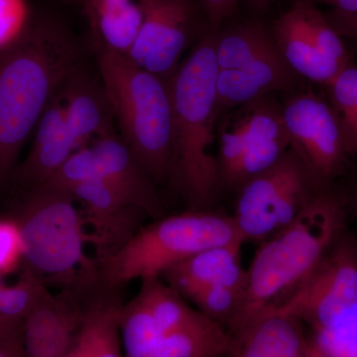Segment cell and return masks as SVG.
<instances>
[{
  "instance_id": "1",
  "label": "cell",
  "mask_w": 357,
  "mask_h": 357,
  "mask_svg": "<svg viewBox=\"0 0 357 357\" xmlns=\"http://www.w3.org/2000/svg\"><path fill=\"white\" fill-rule=\"evenodd\" d=\"M79 66L76 40L52 20L31 23L20 41L0 51V184L13 175L26 140Z\"/></svg>"
},
{
  "instance_id": "2",
  "label": "cell",
  "mask_w": 357,
  "mask_h": 357,
  "mask_svg": "<svg viewBox=\"0 0 357 357\" xmlns=\"http://www.w3.org/2000/svg\"><path fill=\"white\" fill-rule=\"evenodd\" d=\"M345 218L340 195L326 189L285 229L259 243L246 270L243 306L230 335L291 299L344 231Z\"/></svg>"
},
{
  "instance_id": "3",
  "label": "cell",
  "mask_w": 357,
  "mask_h": 357,
  "mask_svg": "<svg viewBox=\"0 0 357 357\" xmlns=\"http://www.w3.org/2000/svg\"><path fill=\"white\" fill-rule=\"evenodd\" d=\"M217 38H206L168 79L173 109V169L191 210H206L220 188L211 153L218 119Z\"/></svg>"
},
{
  "instance_id": "4",
  "label": "cell",
  "mask_w": 357,
  "mask_h": 357,
  "mask_svg": "<svg viewBox=\"0 0 357 357\" xmlns=\"http://www.w3.org/2000/svg\"><path fill=\"white\" fill-rule=\"evenodd\" d=\"M98 70L121 139L158 185L172 178L173 109L168 81L117 52L96 47Z\"/></svg>"
},
{
  "instance_id": "5",
  "label": "cell",
  "mask_w": 357,
  "mask_h": 357,
  "mask_svg": "<svg viewBox=\"0 0 357 357\" xmlns=\"http://www.w3.org/2000/svg\"><path fill=\"white\" fill-rule=\"evenodd\" d=\"M232 243L243 241L230 215L190 210L140 227L119 248L100 256L98 277L105 288L116 290L133 280L162 277L204 249Z\"/></svg>"
},
{
  "instance_id": "6",
  "label": "cell",
  "mask_w": 357,
  "mask_h": 357,
  "mask_svg": "<svg viewBox=\"0 0 357 357\" xmlns=\"http://www.w3.org/2000/svg\"><path fill=\"white\" fill-rule=\"evenodd\" d=\"M13 220L20 227L23 265L35 273L66 283L77 280V270L86 280L98 276V266L84 251L86 222L70 192L35 188Z\"/></svg>"
},
{
  "instance_id": "7",
  "label": "cell",
  "mask_w": 357,
  "mask_h": 357,
  "mask_svg": "<svg viewBox=\"0 0 357 357\" xmlns=\"http://www.w3.org/2000/svg\"><path fill=\"white\" fill-rule=\"evenodd\" d=\"M292 147L238 190L232 218L243 243H261L295 220L326 190Z\"/></svg>"
},
{
  "instance_id": "8",
  "label": "cell",
  "mask_w": 357,
  "mask_h": 357,
  "mask_svg": "<svg viewBox=\"0 0 357 357\" xmlns=\"http://www.w3.org/2000/svg\"><path fill=\"white\" fill-rule=\"evenodd\" d=\"M277 311L295 316L314 333L357 318V241L345 229L307 280Z\"/></svg>"
},
{
  "instance_id": "9",
  "label": "cell",
  "mask_w": 357,
  "mask_h": 357,
  "mask_svg": "<svg viewBox=\"0 0 357 357\" xmlns=\"http://www.w3.org/2000/svg\"><path fill=\"white\" fill-rule=\"evenodd\" d=\"M272 33L291 69L314 83L328 86L351 61L344 38L310 0H297Z\"/></svg>"
},
{
  "instance_id": "10",
  "label": "cell",
  "mask_w": 357,
  "mask_h": 357,
  "mask_svg": "<svg viewBox=\"0 0 357 357\" xmlns=\"http://www.w3.org/2000/svg\"><path fill=\"white\" fill-rule=\"evenodd\" d=\"M102 180L117 185L145 215L159 218L163 213L155 183L130 148L115 134L103 136L75 152L42 185L68 190L79 183Z\"/></svg>"
},
{
  "instance_id": "11",
  "label": "cell",
  "mask_w": 357,
  "mask_h": 357,
  "mask_svg": "<svg viewBox=\"0 0 357 357\" xmlns=\"http://www.w3.org/2000/svg\"><path fill=\"white\" fill-rule=\"evenodd\" d=\"M282 116L291 147L321 184L342 174L349 154L330 102L314 93H302L286 102Z\"/></svg>"
},
{
  "instance_id": "12",
  "label": "cell",
  "mask_w": 357,
  "mask_h": 357,
  "mask_svg": "<svg viewBox=\"0 0 357 357\" xmlns=\"http://www.w3.org/2000/svg\"><path fill=\"white\" fill-rule=\"evenodd\" d=\"M142 22L129 50L131 61L157 77L168 81L190 35L191 8L188 0H138Z\"/></svg>"
},
{
  "instance_id": "13",
  "label": "cell",
  "mask_w": 357,
  "mask_h": 357,
  "mask_svg": "<svg viewBox=\"0 0 357 357\" xmlns=\"http://www.w3.org/2000/svg\"><path fill=\"white\" fill-rule=\"evenodd\" d=\"M234 109L218 129L215 156L220 184L237 167L266 156L275 141L288 134L282 109L266 96Z\"/></svg>"
},
{
  "instance_id": "14",
  "label": "cell",
  "mask_w": 357,
  "mask_h": 357,
  "mask_svg": "<svg viewBox=\"0 0 357 357\" xmlns=\"http://www.w3.org/2000/svg\"><path fill=\"white\" fill-rule=\"evenodd\" d=\"M66 191L83 206L84 222L93 230L89 239L96 244L100 256L119 248L140 229L139 218L145 213L117 185L89 180Z\"/></svg>"
},
{
  "instance_id": "15",
  "label": "cell",
  "mask_w": 357,
  "mask_h": 357,
  "mask_svg": "<svg viewBox=\"0 0 357 357\" xmlns=\"http://www.w3.org/2000/svg\"><path fill=\"white\" fill-rule=\"evenodd\" d=\"M84 307L74 293L47 292L23 323L25 357H64L81 325Z\"/></svg>"
},
{
  "instance_id": "16",
  "label": "cell",
  "mask_w": 357,
  "mask_h": 357,
  "mask_svg": "<svg viewBox=\"0 0 357 357\" xmlns=\"http://www.w3.org/2000/svg\"><path fill=\"white\" fill-rule=\"evenodd\" d=\"M35 130L29 154L13 173L18 182L31 190L46 184L63 164L82 148L68 126L64 102L59 89Z\"/></svg>"
},
{
  "instance_id": "17",
  "label": "cell",
  "mask_w": 357,
  "mask_h": 357,
  "mask_svg": "<svg viewBox=\"0 0 357 357\" xmlns=\"http://www.w3.org/2000/svg\"><path fill=\"white\" fill-rule=\"evenodd\" d=\"M59 93L64 102L68 126L82 148L114 133V114L102 79H93L79 66L66 79Z\"/></svg>"
},
{
  "instance_id": "18",
  "label": "cell",
  "mask_w": 357,
  "mask_h": 357,
  "mask_svg": "<svg viewBox=\"0 0 357 357\" xmlns=\"http://www.w3.org/2000/svg\"><path fill=\"white\" fill-rule=\"evenodd\" d=\"M243 243L204 249L163 274L162 278L188 299L204 287L223 285L245 291L246 270L241 263Z\"/></svg>"
},
{
  "instance_id": "19",
  "label": "cell",
  "mask_w": 357,
  "mask_h": 357,
  "mask_svg": "<svg viewBox=\"0 0 357 357\" xmlns=\"http://www.w3.org/2000/svg\"><path fill=\"white\" fill-rule=\"evenodd\" d=\"M296 75L280 52L241 68L218 70V116L223 110L234 109L272 91L292 86Z\"/></svg>"
},
{
  "instance_id": "20",
  "label": "cell",
  "mask_w": 357,
  "mask_h": 357,
  "mask_svg": "<svg viewBox=\"0 0 357 357\" xmlns=\"http://www.w3.org/2000/svg\"><path fill=\"white\" fill-rule=\"evenodd\" d=\"M303 325L286 312L263 314L231 335L230 357H306Z\"/></svg>"
},
{
  "instance_id": "21",
  "label": "cell",
  "mask_w": 357,
  "mask_h": 357,
  "mask_svg": "<svg viewBox=\"0 0 357 357\" xmlns=\"http://www.w3.org/2000/svg\"><path fill=\"white\" fill-rule=\"evenodd\" d=\"M81 1L95 47L128 55L142 22L138 0Z\"/></svg>"
},
{
  "instance_id": "22",
  "label": "cell",
  "mask_w": 357,
  "mask_h": 357,
  "mask_svg": "<svg viewBox=\"0 0 357 357\" xmlns=\"http://www.w3.org/2000/svg\"><path fill=\"white\" fill-rule=\"evenodd\" d=\"M229 331L202 312L191 321L162 335L146 357H230Z\"/></svg>"
},
{
  "instance_id": "23",
  "label": "cell",
  "mask_w": 357,
  "mask_h": 357,
  "mask_svg": "<svg viewBox=\"0 0 357 357\" xmlns=\"http://www.w3.org/2000/svg\"><path fill=\"white\" fill-rule=\"evenodd\" d=\"M122 305L115 296L109 295L84 307L79 335L86 357H124L119 330Z\"/></svg>"
},
{
  "instance_id": "24",
  "label": "cell",
  "mask_w": 357,
  "mask_h": 357,
  "mask_svg": "<svg viewBox=\"0 0 357 357\" xmlns=\"http://www.w3.org/2000/svg\"><path fill=\"white\" fill-rule=\"evenodd\" d=\"M273 33L261 22L248 21L234 26L217 38L218 70L241 68L253 61L278 53Z\"/></svg>"
},
{
  "instance_id": "25",
  "label": "cell",
  "mask_w": 357,
  "mask_h": 357,
  "mask_svg": "<svg viewBox=\"0 0 357 357\" xmlns=\"http://www.w3.org/2000/svg\"><path fill=\"white\" fill-rule=\"evenodd\" d=\"M149 310L162 335L187 325L199 314L185 302L182 294L169 285L162 277L141 281L137 293Z\"/></svg>"
},
{
  "instance_id": "26",
  "label": "cell",
  "mask_w": 357,
  "mask_h": 357,
  "mask_svg": "<svg viewBox=\"0 0 357 357\" xmlns=\"http://www.w3.org/2000/svg\"><path fill=\"white\" fill-rule=\"evenodd\" d=\"M119 330L124 357H146L162 337L156 321L138 295L122 305Z\"/></svg>"
},
{
  "instance_id": "27",
  "label": "cell",
  "mask_w": 357,
  "mask_h": 357,
  "mask_svg": "<svg viewBox=\"0 0 357 357\" xmlns=\"http://www.w3.org/2000/svg\"><path fill=\"white\" fill-rule=\"evenodd\" d=\"M48 291L39 275L23 265L22 273L14 285L6 286L0 282V325L23 326Z\"/></svg>"
},
{
  "instance_id": "28",
  "label": "cell",
  "mask_w": 357,
  "mask_h": 357,
  "mask_svg": "<svg viewBox=\"0 0 357 357\" xmlns=\"http://www.w3.org/2000/svg\"><path fill=\"white\" fill-rule=\"evenodd\" d=\"M243 296V291L238 289L213 285L197 291L188 300H191L206 318L229 331L241 312Z\"/></svg>"
},
{
  "instance_id": "29",
  "label": "cell",
  "mask_w": 357,
  "mask_h": 357,
  "mask_svg": "<svg viewBox=\"0 0 357 357\" xmlns=\"http://www.w3.org/2000/svg\"><path fill=\"white\" fill-rule=\"evenodd\" d=\"M29 16L26 0H0V51L20 41L29 27Z\"/></svg>"
},
{
  "instance_id": "30",
  "label": "cell",
  "mask_w": 357,
  "mask_h": 357,
  "mask_svg": "<svg viewBox=\"0 0 357 357\" xmlns=\"http://www.w3.org/2000/svg\"><path fill=\"white\" fill-rule=\"evenodd\" d=\"M311 338L326 357H357V318Z\"/></svg>"
},
{
  "instance_id": "31",
  "label": "cell",
  "mask_w": 357,
  "mask_h": 357,
  "mask_svg": "<svg viewBox=\"0 0 357 357\" xmlns=\"http://www.w3.org/2000/svg\"><path fill=\"white\" fill-rule=\"evenodd\" d=\"M23 262L20 227L13 218L0 220V278Z\"/></svg>"
},
{
  "instance_id": "32",
  "label": "cell",
  "mask_w": 357,
  "mask_h": 357,
  "mask_svg": "<svg viewBox=\"0 0 357 357\" xmlns=\"http://www.w3.org/2000/svg\"><path fill=\"white\" fill-rule=\"evenodd\" d=\"M23 326L0 325V357H25Z\"/></svg>"
},
{
  "instance_id": "33",
  "label": "cell",
  "mask_w": 357,
  "mask_h": 357,
  "mask_svg": "<svg viewBox=\"0 0 357 357\" xmlns=\"http://www.w3.org/2000/svg\"><path fill=\"white\" fill-rule=\"evenodd\" d=\"M325 15L342 38L357 41V14L340 13L332 9Z\"/></svg>"
},
{
  "instance_id": "34",
  "label": "cell",
  "mask_w": 357,
  "mask_h": 357,
  "mask_svg": "<svg viewBox=\"0 0 357 357\" xmlns=\"http://www.w3.org/2000/svg\"><path fill=\"white\" fill-rule=\"evenodd\" d=\"M208 13L211 24L217 26L232 15L236 8L237 0H202Z\"/></svg>"
},
{
  "instance_id": "35",
  "label": "cell",
  "mask_w": 357,
  "mask_h": 357,
  "mask_svg": "<svg viewBox=\"0 0 357 357\" xmlns=\"http://www.w3.org/2000/svg\"><path fill=\"white\" fill-rule=\"evenodd\" d=\"M340 197L344 204L345 215L351 213L357 225V176L347 192L344 196L340 195Z\"/></svg>"
},
{
  "instance_id": "36",
  "label": "cell",
  "mask_w": 357,
  "mask_h": 357,
  "mask_svg": "<svg viewBox=\"0 0 357 357\" xmlns=\"http://www.w3.org/2000/svg\"><path fill=\"white\" fill-rule=\"evenodd\" d=\"M312 2H321L332 7L333 10L340 13L357 14V0H310Z\"/></svg>"
},
{
  "instance_id": "37",
  "label": "cell",
  "mask_w": 357,
  "mask_h": 357,
  "mask_svg": "<svg viewBox=\"0 0 357 357\" xmlns=\"http://www.w3.org/2000/svg\"><path fill=\"white\" fill-rule=\"evenodd\" d=\"M345 149L347 154L357 155V112L351 126L344 132Z\"/></svg>"
},
{
  "instance_id": "38",
  "label": "cell",
  "mask_w": 357,
  "mask_h": 357,
  "mask_svg": "<svg viewBox=\"0 0 357 357\" xmlns=\"http://www.w3.org/2000/svg\"><path fill=\"white\" fill-rule=\"evenodd\" d=\"M306 357H326L321 354L311 337H307V344L306 349Z\"/></svg>"
},
{
  "instance_id": "39",
  "label": "cell",
  "mask_w": 357,
  "mask_h": 357,
  "mask_svg": "<svg viewBox=\"0 0 357 357\" xmlns=\"http://www.w3.org/2000/svg\"><path fill=\"white\" fill-rule=\"evenodd\" d=\"M249 4L255 9H264L269 6L275 0H248Z\"/></svg>"
}]
</instances>
